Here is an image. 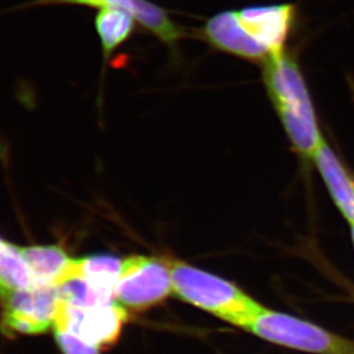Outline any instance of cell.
Instances as JSON below:
<instances>
[{"label": "cell", "mask_w": 354, "mask_h": 354, "mask_svg": "<svg viewBox=\"0 0 354 354\" xmlns=\"http://www.w3.org/2000/svg\"><path fill=\"white\" fill-rule=\"evenodd\" d=\"M263 82L290 140L303 156L313 158L322 135L296 59L286 51L269 57L263 62Z\"/></svg>", "instance_id": "6da1fadb"}, {"label": "cell", "mask_w": 354, "mask_h": 354, "mask_svg": "<svg viewBox=\"0 0 354 354\" xmlns=\"http://www.w3.org/2000/svg\"><path fill=\"white\" fill-rule=\"evenodd\" d=\"M173 293L235 327L246 326L263 306L234 283L182 261H168Z\"/></svg>", "instance_id": "7a4b0ae2"}, {"label": "cell", "mask_w": 354, "mask_h": 354, "mask_svg": "<svg viewBox=\"0 0 354 354\" xmlns=\"http://www.w3.org/2000/svg\"><path fill=\"white\" fill-rule=\"evenodd\" d=\"M244 330L272 344L315 354H354V342L317 324L263 307Z\"/></svg>", "instance_id": "3957f363"}, {"label": "cell", "mask_w": 354, "mask_h": 354, "mask_svg": "<svg viewBox=\"0 0 354 354\" xmlns=\"http://www.w3.org/2000/svg\"><path fill=\"white\" fill-rule=\"evenodd\" d=\"M171 293L168 261L147 256H130L122 260L115 300L126 310L145 312L164 303Z\"/></svg>", "instance_id": "277c9868"}, {"label": "cell", "mask_w": 354, "mask_h": 354, "mask_svg": "<svg viewBox=\"0 0 354 354\" xmlns=\"http://www.w3.org/2000/svg\"><path fill=\"white\" fill-rule=\"evenodd\" d=\"M0 330L7 336L45 334L55 324L60 304L55 286L32 284L0 300Z\"/></svg>", "instance_id": "5b68a950"}, {"label": "cell", "mask_w": 354, "mask_h": 354, "mask_svg": "<svg viewBox=\"0 0 354 354\" xmlns=\"http://www.w3.org/2000/svg\"><path fill=\"white\" fill-rule=\"evenodd\" d=\"M128 315V310L116 301L81 308L60 299L53 326L71 331L95 348H107L119 339Z\"/></svg>", "instance_id": "8992f818"}, {"label": "cell", "mask_w": 354, "mask_h": 354, "mask_svg": "<svg viewBox=\"0 0 354 354\" xmlns=\"http://www.w3.org/2000/svg\"><path fill=\"white\" fill-rule=\"evenodd\" d=\"M53 5L95 7L98 10L102 7L121 8L131 14L140 27L150 31L169 46H174L185 36L183 28L175 24L164 8L149 0H32L20 8Z\"/></svg>", "instance_id": "52a82bcc"}, {"label": "cell", "mask_w": 354, "mask_h": 354, "mask_svg": "<svg viewBox=\"0 0 354 354\" xmlns=\"http://www.w3.org/2000/svg\"><path fill=\"white\" fill-rule=\"evenodd\" d=\"M237 14L244 29L270 57L286 51V41L296 24V5L246 7L237 10Z\"/></svg>", "instance_id": "ba28073f"}, {"label": "cell", "mask_w": 354, "mask_h": 354, "mask_svg": "<svg viewBox=\"0 0 354 354\" xmlns=\"http://www.w3.org/2000/svg\"><path fill=\"white\" fill-rule=\"evenodd\" d=\"M205 39L215 48L251 62H266L268 52L254 41L239 21L237 10H223L208 19L201 29Z\"/></svg>", "instance_id": "9c48e42d"}, {"label": "cell", "mask_w": 354, "mask_h": 354, "mask_svg": "<svg viewBox=\"0 0 354 354\" xmlns=\"http://www.w3.org/2000/svg\"><path fill=\"white\" fill-rule=\"evenodd\" d=\"M313 159L327 184L335 204L351 225H354V180L324 137L314 153Z\"/></svg>", "instance_id": "30bf717a"}, {"label": "cell", "mask_w": 354, "mask_h": 354, "mask_svg": "<svg viewBox=\"0 0 354 354\" xmlns=\"http://www.w3.org/2000/svg\"><path fill=\"white\" fill-rule=\"evenodd\" d=\"M122 260L113 254H92L80 259H73L68 272H66L62 281L69 276H81L98 292L102 293L106 299L116 301L115 286L121 272Z\"/></svg>", "instance_id": "8fae6325"}, {"label": "cell", "mask_w": 354, "mask_h": 354, "mask_svg": "<svg viewBox=\"0 0 354 354\" xmlns=\"http://www.w3.org/2000/svg\"><path fill=\"white\" fill-rule=\"evenodd\" d=\"M34 284L57 286L68 272L72 258L65 249L57 245L20 246Z\"/></svg>", "instance_id": "7c38bea8"}, {"label": "cell", "mask_w": 354, "mask_h": 354, "mask_svg": "<svg viewBox=\"0 0 354 354\" xmlns=\"http://www.w3.org/2000/svg\"><path fill=\"white\" fill-rule=\"evenodd\" d=\"M137 21L127 10L116 7L99 8L95 17V27L102 44L104 59L124 44L136 28Z\"/></svg>", "instance_id": "4fadbf2b"}, {"label": "cell", "mask_w": 354, "mask_h": 354, "mask_svg": "<svg viewBox=\"0 0 354 354\" xmlns=\"http://www.w3.org/2000/svg\"><path fill=\"white\" fill-rule=\"evenodd\" d=\"M32 276L20 246L3 242L0 246V300L32 286Z\"/></svg>", "instance_id": "5bb4252c"}, {"label": "cell", "mask_w": 354, "mask_h": 354, "mask_svg": "<svg viewBox=\"0 0 354 354\" xmlns=\"http://www.w3.org/2000/svg\"><path fill=\"white\" fill-rule=\"evenodd\" d=\"M59 297L64 303L71 306L88 308V307L107 305L114 301L106 299L90 283L81 276H69L57 284Z\"/></svg>", "instance_id": "9a60e30c"}, {"label": "cell", "mask_w": 354, "mask_h": 354, "mask_svg": "<svg viewBox=\"0 0 354 354\" xmlns=\"http://www.w3.org/2000/svg\"><path fill=\"white\" fill-rule=\"evenodd\" d=\"M55 336L58 346L64 354H99V348L83 341L71 331L55 328Z\"/></svg>", "instance_id": "2e32d148"}, {"label": "cell", "mask_w": 354, "mask_h": 354, "mask_svg": "<svg viewBox=\"0 0 354 354\" xmlns=\"http://www.w3.org/2000/svg\"><path fill=\"white\" fill-rule=\"evenodd\" d=\"M352 239H353L354 243V225H352Z\"/></svg>", "instance_id": "e0dca14e"}, {"label": "cell", "mask_w": 354, "mask_h": 354, "mask_svg": "<svg viewBox=\"0 0 354 354\" xmlns=\"http://www.w3.org/2000/svg\"><path fill=\"white\" fill-rule=\"evenodd\" d=\"M3 242H5V241H3V239H0V246L3 245Z\"/></svg>", "instance_id": "ac0fdd59"}]
</instances>
